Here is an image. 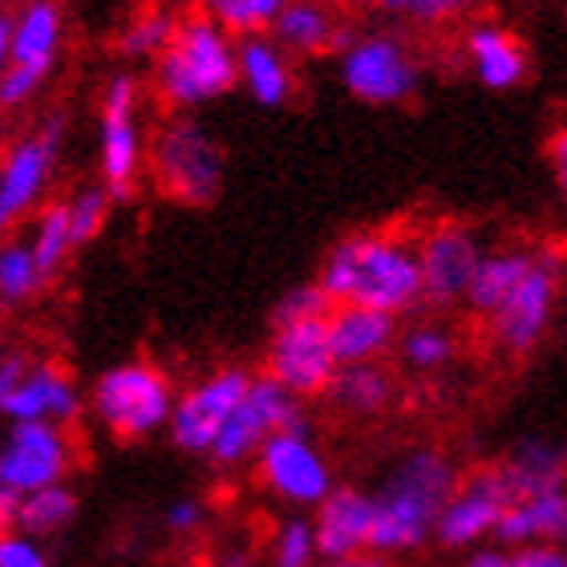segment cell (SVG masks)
I'll return each instance as SVG.
<instances>
[{"mask_svg": "<svg viewBox=\"0 0 567 567\" xmlns=\"http://www.w3.org/2000/svg\"><path fill=\"white\" fill-rule=\"evenodd\" d=\"M344 90L365 106H402L422 85L414 49L398 33H357L337 53Z\"/></svg>", "mask_w": 567, "mask_h": 567, "instance_id": "6", "label": "cell"}, {"mask_svg": "<svg viewBox=\"0 0 567 567\" xmlns=\"http://www.w3.org/2000/svg\"><path fill=\"white\" fill-rule=\"evenodd\" d=\"M236 85V37L224 24H215L207 12L178 21L171 45L154 58V90L175 114L219 102Z\"/></svg>", "mask_w": 567, "mask_h": 567, "instance_id": "3", "label": "cell"}, {"mask_svg": "<svg viewBox=\"0 0 567 567\" xmlns=\"http://www.w3.org/2000/svg\"><path fill=\"white\" fill-rule=\"evenodd\" d=\"M61 53V12L53 0H33L21 17H12V58L9 65L53 73Z\"/></svg>", "mask_w": 567, "mask_h": 567, "instance_id": "26", "label": "cell"}, {"mask_svg": "<svg viewBox=\"0 0 567 567\" xmlns=\"http://www.w3.org/2000/svg\"><path fill=\"white\" fill-rule=\"evenodd\" d=\"M78 491L70 483H58V486H41L33 495H21L17 498V507H12V527L24 535H33V539H53L78 519Z\"/></svg>", "mask_w": 567, "mask_h": 567, "instance_id": "28", "label": "cell"}, {"mask_svg": "<svg viewBox=\"0 0 567 567\" xmlns=\"http://www.w3.org/2000/svg\"><path fill=\"white\" fill-rule=\"evenodd\" d=\"M82 414V390L73 385V378L53 361L29 365V373L21 378V385L12 390V398L4 402L9 422H53L70 425Z\"/></svg>", "mask_w": 567, "mask_h": 567, "instance_id": "18", "label": "cell"}, {"mask_svg": "<svg viewBox=\"0 0 567 567\" xmlns=\"http://www.w3.org/2000/svg\"><path fill=\"white\" fill-rule=\"evenodd\" d=\"M417 248V272H422V300L425 305H458L466 288H471V276L483 260V239L474 236L466 224H434Z\"/></svg>", "mask_w": 567, "mask_h": 567, "instance_id": "15", "label": "cell"}, {"mask_svg": "<svg viewBox=\"0 0 567 567\" xmlns=\"http://www.w3.org/2000/svg\"><path fill=\"white\" fill-rule=\"evenodd\" d=\"M276 45L296 58H317V53H341L353 41V29L341 24L329 0H288L276 12L272 29H268Z\"/></svg>", "mask_w": 567, "mask_h": 567, "instance_id": "19", "label": "cell"}, {"mask_svg": "<svg viewBox=\"0 0 567 567\" xmlns=\"http://www.w3.org/2000/svg\"><path fill=\"white\" fill-rule=\"evenodd\" d=\"M102 187L114 203L131 199L142 171V131H138V78L131 70L110 73L102 90Z\"/></svg>", "mask_w": 567, "mask_h": 567, "instance_id": "12", "label": "cell"}, {"mask_svg": "<svg viewBox=\"0 0 567 567\" xmlns=\"http://www.w3.org/2000/svg\"><path fill=\"white\" fill-rule=\"evenodd\" d=\"M284 4L288 0H207L203 12L215 24H224L231 37H251V33H268Z\"/></svg>", "mask_w": 567, "mask_h": 567, "instance_id": "32", "label": "cell"}, {"mask_svg": "<svg viewBox=\"0 0 567 567\" xmlns=\"http://www.w3.org/2000/svg\"><path fill=\"white\" fill-rule=\"evenodd\" d=\"M236 73L239 85L251 94V102H260L268 110L292 102V61H288V53L268 33L236 37Z\"/></svg>", "mask_w": 567, "mask_h": 567, "instance_id": "23", "label": "cell"}, {"mask_svg": "<svg viewBox=\"0 0 567 567\" xmlns=\"http://www.w3.org/2000/svg\"><path fill=\"white\" fill-rule=\"evenodd\" d=\"M154 178L158 190L187 207H207L219 199L227 178L224 146L212 138V131L190 114L166 118V126L154 138Z\"/></svg>", "mask_w": 567, "mask_h": 567, "instance_id": "5", "label": "cell"}, {"mask_svg": "<svg viewBox=\"0 0 567 567\" xmlns=\"http://www.w3.org/2000/svg\"><path fill=\"white\" fill-rule=\"evenodd\" d=\"M503 564H507V547L483 544V547H471L458 567H503Z\"/></svg>", "mask_w": 567, "mask_h": 567, "instance_id": "44", "label": "cell"}, {"mask_svg": "<svg viewBox=\"0 0 567 567\" xmlns=\"http://www.w3.org/2000/svg\"><path fill=\"white\" fill-rule=\"evenodd\" d=\"M402 361L414 373H442V369L458 357V337L446 329V324H434V320H417L405 332H398V344H393Z\"/></svg>", "mask_w": 567, "mask_h": 567, "instance_id": "29", "label": "cell"}, {"mask_svg": "<svg viewBox=\"0 0 567 567\" xmlns=\"http://www.w3.org/2000/svg\"><path fill=\"white\" fill-rule=\"evenodd\" d=\"M390 17L398 21H410V24H442V21H454V17H466L474 12L483 0H381Z\"/></svg>", "mask_w": 567, "mask_h": 567, "instance_id": "36", "label": "cell"}, {"mask_svg": "<svg viewBox=\"0 0 567 567\" xmlns=\"http://www.w3.org/2000/svg\"><path fill=\"white\" fill-rule=\"evenodd\" d=\"M12 507H17V495L0 486V532H9L12 527Z\"/></svg>", "mask_w": 567, "mask_h": 567, "instance_id": "47", "label": "cell"}, {"mask_svg": "<svg viewBox=\"0 0 567 567\" xmlns=\"http://www.w3.org/2000/svg\"><path fill=\"white\" fill-rule=\"evenodd\" d=\"M183 4H199V9H203V4H207V0H183Z\"/></svg>", "mask_w": 567, "mask_h": 567, "instance_id": "48", "label": "cell"}, {"mask_svg": "<svg viewBox=\"0 0 567 567\" xmlns=\"http://www.w3.org/2000/svg\"><path fill=\"white\" fill-rule=\"evenodd\" d=\"M29 251H33L37 272H41V280L45 284L61 272V264L73 256L65 203H49L45 212H41V219H37V227H33V244H29Z\"/></svg>", "mask_w": 567, "mask_h": 567, "instance_id": "30", "label": "cell"}, {"mask_svg": "<svg viewBox=\"0 0 567 567\" xmlns=\"http://www.w3.org/2000/svg\"><path fill=\"white\" fill-rule=\"evenodd\" d=\"M337 357L329 349V329L320 320H296V324H276L272 344H268V378L280 381L292 398H320L329 393L337 378Z\"/></svg>", "mask_w": 567, "mask_h": 567, "instance_id": "14", "label": "cell"}, {"mask_svg": "<svg viewBox=\"0 0 567 567\" xmlns=\"http://www.w3.org/2000/svg\"><path fill=\"white\" fill-rule=\"evenodd\" d=\"M535 251L523 248H498V251H483V260L474 268L471 288L462 296V305L471 308L474 317H495L498 308L507 305V296L519 288V280L532 272Z\"/></svg>", "mask_w": 567, "mask_h": 567, "instance_id": "24", "label": "cell"}, {"mask_svg": "<svg viewBox=\"0 0 567 567\" xmlns=\"http://www.w3.org/2000/svg\"><path fill=\"white\" fill-rule=\"evenodd\" d=\"M507 507V478H503L498 466H486V471L471 474V478H458L454 495L446 498V507H442V515L434 523V539L446 551H471V547L491 544Z\"/></svg>", "mask_w": 567, "mask_h": 567, "instance_id": "13", "label": "cell"}, {"mask_svg": "<svg viewBox=\"0 0 567 567\" xmlns=\"http://www.w3.org/2000/svg\"><path fill=\"white\" fill-rule=\"evenodd\" d=\"M567 547V486L544 491V495L511 498L503 519L495 527V547Z\"/></svg>", "mask_w": 567, "mask_h": 567, "instance_id": "22", "label": "cell"}, {"mask_svg": "<svg viewBox=\"0 0 567 567\" xmlns=\"http://www.w3.org/2000/svg\"><path fill=\"white\" fill-rule=\"evenodd\" d=\"M567 276V264L559 251H539L532 260V272L523 276L519 288L507 296V305L491 317V337L503 353H532L535 344L544 341V332L551 329L559 300V284Z\"/></svg>", "mask_w": 567, "mask_h": 567, "instance_id": "10", "label": "cell"}, {"mask_svg": "<svg viewBox=\"0 0 567 567\" xmlns=\"http://www.w3.org/2000/svg\"><path fill=\"white\" fill-rule=\"evenodd\" d=\"M305 422V410H300V398L284 390L280 381H272L268 373L251 378L248 393L239 398V405L231 410V417L224 422L219 437L212 442L207 458L219 471H236V466H248L260 446L272 434L288 430V425Z\"/></svg>", "mask_w": 567, "mask_h": 567, "instance_id": "8", "label": "cell"}, {"mask_svg": "<svg viewBox=\"0 0 567 567\" xmlns=\"http://www.w3.org/2000/svg\"><path fill=\"white\" fill-rule=\"evenodd\" d=\"M24 373H29V357H24V353L0 357V414H4V402H9L12 390L21 385Z\"/></svg>", "mask_w": 567, "mask_h": 567, "instance_id": "41", "label": "cell"}, {"mask_svg": "<svg viewBox=\"0 0 567 567\" xmlns=\"http://www.w3.org/2000/svg\"><path fill=\"white\" fill-rule=\"evenodd\" d=\"M163 527L178 539H190V535H199L207 527V507H203L199 498H175L171 507L163 511Z\"/></svg>", "mask_w": 567, "mask_h": 567, "instance_id": "39", "label": "cell"}, {"mask_svg": "<svg viewBox=\"0 0 567 567\" xmlns=\"http://www.w3.org/2000/svg\"><path fill=\"white\" fill-rule=\"evenodd\" d=\"M317 535H312V519L292 515L276 527L272 544H268V567H317Z\"/></svg>", "mask_w": 567, "mask_h": 567, "instance_id": "34", "label": "cell"}, {"mask_svg": "<svg viewBox=\"0 0 567 567\" xmlns=\"http://www.w3.org/2000/svg\"><path fill=\"white\" fill-rule=\"evenodd\" d=\"M175 385L151 361H118L97 373L90 390V414L118 442H146L171 422Z\"/></svg>", "mask_w": 567, "mask_h": 567, "instance_id": "4", "label": "cell"}, {"mask_svg": "<svg viewBox=\"0 0 567 567\" xmlns=\"http://www.w3.org/2000/svg\"><path fill=\"white\" fill-rule=\"evenodd\" d=\"M458 486V466L446 450L417 446L393 462V471L373 491V535L369 551L405 556L434 539V523Z\"/></svg>", "mask_w": 567, "mask_h": 567, "instance_id": "2", "label": "cell"}, {"mask_svg": "<svg viewBox=\"0 0 567 567\" xmlns=\"http://www.w3.org/2000/svg\"><path fill=\"white\" fill-rule=\"evenodd\" d=\"M9 58H12V17L0 12V73L9 70Z\"/></svg>", "mask_w": 567, "mask_h": 567, "instance_id": "46", "label": "cell"}, {"mask_svg": "<svg viewBox=\"0 0 567 567\" xmlns=\"http://www.w3.org/2000/svg\"><path fill=\"white\" fill-rule=\"evenodd\" d=\"M110 195L106 187L97 183V187H82L73 199H65V219H70V248H85V244H94L97 231L106 227L110 219Z\"/></svg>", "mask_w": 567, "mask_h": 567, "instance_id": "35", "label": "cell"}, {"mask_svg": "<svg viewBox=\"0 0 567 567\" xmlns=\"http://www.w3.org/2000/svg\"><path fill=\"white\" fill-rule=\"evenodd\" d=\"M547 158H551L556 187H559V195H564V203H567V131L551 134V142H547Z\"/></svg>", "mask_w": 567, "mask_h": 567, "instance_id": "42", "label": "cell"}, {"mask_svg": "<svg viewBox=\"0 0 567 567\" xmlns=\"http://www.w3.org/2000/svg\"><path fill=\"white\" fill-rule=\"evenodd\" d=\"M61 134H65V122L61 114H53L37 134L9 146L4 163H0V231H9L17 219H24L45 195L61 151Z\"/></svg>", "mask_w": 567, "mask_h": 567, "instance_id": "16", "label": "cell"}, {"mask_svg": "<svg viewBox=\"0 0 567 567\" xmlns=\"http://www.w3.org/2000/svg\"><path fill=\"white\" fill-rule=\"evenodd\" d=\"M329 296L320 292V284L317 280H308V284H292L288 292L276 300L272 308V324H296V320H320V317H329Z\"/></svg>", "mask_w": 567, "mask_h": 567, "instance_id": "37", "label": "cell"}, {"mask_svg": "<svg viewBox=\"0 0 567 567\" xmlns=\"http://www.w3.org/2000/svg\"><path fill=\"white\" fill-rule=\"evenodd\" d=\"M78 466V450L65 425L53 422H9L0 434V486L12 495H33L41 486H58Z\"/></svg>", "mask_w": 567, "mask_h": 567, "instance_id": "9", "label": "cell"}, {"mask_svg": "<svg viewBox=\"0 0 567 567\" xmlns=\"http://www.w3.org/2000/svg\"><path fill=\"white\" fill-rule=\"evenodd\" d=\"M175 24H178V17L171 9L142 12V17H134V21L126 24V33L118 37V53L126 61H154L166 45H171Z\"/></svg>", "mask_w": 567, "mask_h": 567, "instance_id": "31", "label": "cell"}, {"mask_svg": "<svg viewBox=\"0 0 567 567\" xmlns=\"http://www.w3.org/2000/svg\"><path fill=\"white\" fill-rule=\"evenodd\" d=\"M498 471L507 478L511 498L559 491V486H567V450L556 442H544V437H523Z\"/></svg>", "mask_w": 567, "mask_h": 567, "instance_id": "25", "label": "cell"}, {"mask_svg": "<svg viewBox=\"0 0 567 567\" xmlns=\"http://www.w3.org/2000/svg\"><path fill=\"white\" fill-rule=\"evenodd\" d=\"M212 567H256V551L248 544H224L212 556Z\"/></svg>", "mask_w": 567, "mask_h": 567, "instance_id": "43", "label": "cell"}, {"mask_svg": "<svg viewBox=\"0 0 567 567\" xmlns=\"http://www.w3.org/2000/svg\"><path fill=\"white\" fill-rule=\"evenodd\" d=\"M317 284L329 296V305L373 308L385 317H405L425 305L417 248L393 231H357L332 244Z\"/></svg>", "mask_w": 567, "mask_h": 567, "instance_id": "1", "label": "cell"}, {"mask_svg": "<svg viewBox=\"0 0 567 567\" xmlns=\"http://www.w3.org/2000/svg\"><path fill=\"white\" fill-rule=\"evenodd\" d=\"M329 398L344 414L378 417L398 398V381H393V373L381 361H373V365H341L329 385Z\"/></svg>", "mask_w": 567, "mask_h": 567, "instance_id": "27", "label": "cell"}, {"mask_svg": "<svg viewBox=\"0 0 567 567\" xmlns=\"http://www.w3.org/2000/svg\"><path fill=\"white\" fill-rule=\"evenodd\" d=\"M251 373L239 365L215 369L203 381H195L190 390L175 393V405H171V422H166V434L175 442V450L183 454H195V458H207L212 442L219 437L224 422L231 417V410L239 405V398L248 393Z\"/></svg>", "mask_w": 567, "mask_h": 567, "instance_id": "11", "label": "cell"}, {"mask_svg": "<svg viewBox=\"0 0 567 567\" xmlns=\"http://www.w3.org/2000/svg\"><path fill=\"white\" fill-rule=\"evenodd\" d=\"M251 462H256L260 486L272 498H280L284 507L312 511L337 486L329 454L317 446L308 422H296L288 430H280V434H272Z\"/></svg>", "mask_w": 567, "mask_h": 567, "instance_id": "7", "label": "cell"}, {"mask_svg": "<svg viewBox=\"0 0 567 567\" xmlns=\"http://www.w3.org/2000/svg\"><path fill=\"white\" fill-rule=\"evenodd\" d=\"M41 288H45V280L37 272L29 244H21V239L0 244V300L4 305H21V300L41 292Z\"/></svg>", "mask_w": 567, "mask_h": 567, "instance_id": "33", "label": "cell"}, {"mask_svg": "<svg viewBox=\"0 0 567 567\" xmlns=\"http://www.w3.org/2000/svg\"><path fill=\"white\" fill-rule=\"evenodd\" d=\"M0 567H53V564H49V551L41 539L9 527V532H0Z\"/></svg>", "mask_w": 567, "mask_h": 567, "instance_id": "38", "label": "cell"}, {"mask_svg": "<svg viewBox=\"0 0 567 567\" xmlns=\"http://www.w3.org/2000/svg\"><path fill=\"white\" fill-rule=\"evenodd\" d=\"M337 365H373L398 344V317L357 305H332L324 317Z\"/></svg>", "mask_w": 567, "mask_h": 567, "instance_id": "21", "label": "cell"}, {"mask_svg": "<svg viewBox=\"0 0 567 567\" xmlns=\"http://www.w3.org/2000/svg\"><path fill=\"white\" fill-rule=\"evenodd\" d=\"M466 61H471L478 85L495 90V94L519 90L532 73V58H527L523 41L498 21H474L466 29Z\"/></svg>", "mask_w": 567, "mask_h": 567, "instance_id": "20", "label": "cell"}, {"mask_svg": "<svg viewBox=\"0 0 567 567\" xmlns=\"http://www.w3.org/2000/svg\"><path fill=\"white\" fill-rule=\"evenodd\" d=\"M503 567H567V547H515V551H507V564Z\"/></svg>", "mask_w": 567, "mask_h": 567, "instance_id": "40", "label": "cell"}, {"mask_svg": "<svg viewBox=\"0 0 567 567\" xmlns=\"http://www.w3.org/2000/svg\"><path fill=\"white\" fill-rule=\"evenodd\" d=\"M317 567H390V559L378 556V551H361V556H344V559H320Z\"/></svg>", "mask_w": 567, "mask_h": 567, "instance_id": "45", "label": "cell"}, {"mask_svg": "<svg viewBox=\"0 0 567 567\" xmlns=\"http://www.w3.org/2000/svg\"><path fill=\"white\" fill-rule=\"evenodd\" d=\"M312 535H317L320 559H344L369 551V535H373V495L357 491V486H332L312 507Z\"/></svg>", "mask_w": 567, "mask_h": 567, "instance_id": "17", "label": "cell"}]
</instances>
